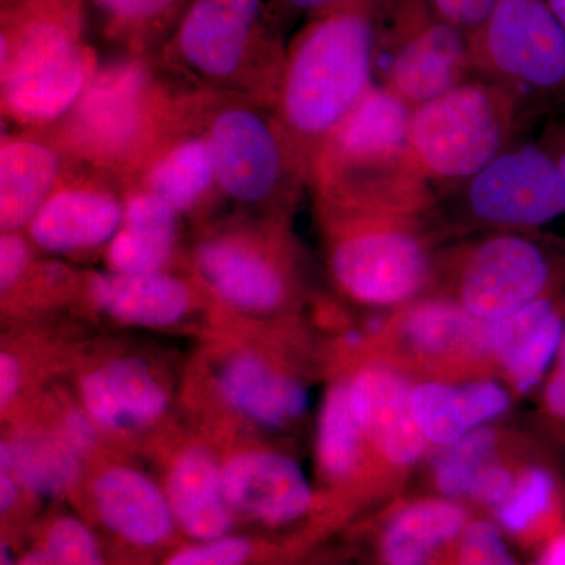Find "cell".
<instances>
[{"label":"cell","mask_w":565,"mask_h":565,"mask_svg":"<svg viewBox=\"0 0 565 565\" xmlns=\"http://www.w3.org/2000/svg\"><path fill=\"white\" fill-rule=\"evenodd\" d=\"M202 88L150 57L103 63L73 109L47 129L71 161L125 184L170 134L192 120Z\"/></svg>","instance_id":"obj_1"},{"label":"cell","mask_w":565,"mask_h":565,"mask_svg":"<svg viewBox=\"0 0 565 565\" xmlns=\"http://www.w3.org/2000/svg\"><path fill=\"white\" fill-rule=\"evenodd\" d=\"M386 0H334L289 40L274 114L302 156L316 152L375 85V44Z\"/></svg>","instance_id":"obj_2"},{"label":"cell","mask_w":565,"mask_h":565,"mask_svg":"<svg viewBox=\"0 0 565 565\" xmlns=\"http://www.w3.org/2000/svg\"><path fill=\"white\" fill-rule=\"evenodd\" d=\"M412 110L375 84L316 152L311 196L385 214H429L437 192L412 150Z\"/></svg>","instance_id":"obj_3"},{"label":"cell","mask_w":565,"mask_h":565,"mask_svg":"<svg viewBox=\"0 0 565 565\" xmlns=\"http://www.w3.org/2000/svg\"><path fill=\"white\" fill-rule=\"evenodd\" d=\"M286 50L269 0H193L154 57L195 87L274 110Z\"/></svg>","instance_id":"obj_4"},{"label":"cell","mask_w":565,"mask_h":565,"mask_svg":"<svg viewBox=\"0 0 565 565\" xmlns=\"http://www.w3.org/2000/svg\"><path fill=\"white\" fill-rule=\"evenodd\" d=\"M294 218L225 211L189 234V274L247 321L286 315L302 286Z\"/></svg>","instance_id":"obj_5"},{"label":"cell","mask_w":565,"mask_h":565,"mask_svg":"<svg viewBox=\"0 0 565 565\" xmlns=\"http://www.w3.org/2000/svg\"><path fill=\"white\" fill-rule=\"evenodd\" d=\"M196 120L232 211L294 218L308 191V170L274 110L202 90Z\"/></svg>","instance_id":"obj_6"},{"label":"cell","mask_w":565,"mask_h":565,"mask_svg":"<svg viewBox=\"0 0 565 565\" xmlns=\"http://www.w3.org/2000/svg\"><path fill=\"white\" fill-rule=\"evenodd\" d=\"M334 285L349 299L390 307L414 299L429 275L423 217L356 210L311 196Z\"/></svg>","instance_id":"obj_7"},{"label":"cell","mask_w":565,"mask_h":565,"mask_svg":"<svg viewBox=\"0 0 565 565\" xmlns=\"http://www.w3.org/2000/svg\"><path fill=\"white\" fill-rule=\"evenodd\" d=\"M527 117L514 93L473 74L412 110V150L426 177L448 189L514 145Z\"/></svg>","instance_id":"obj_8"},{"label":"cell","mask_w":565,"mask_h":565,"mask_svg":"<svg viewBox=\"0 0 565 565\" xmlns=\"http://www.w3.org/2000/svg\"><path fill=\"white\" fill-rule=\"evenodd\" d=\"M468 41L473 74L514 93L530 117L565 110V29L546 0H498Z\"/></svg>","instance_id":"obj_9"},{"label":"cell","mask_w":565,"mask_h":565,"mask_svg":"<svg viewBox=\"0 0 565 565\" xmlns=\"http://www.w3.org/2000/svg\"><path fill=\"white\" fill-rule=\"evenodd\" d=\"M473 76L467 33L426 0H386L375 44V84L412 109Z\"/></svg>","instance_id":"obj_10"},{"label":"cell","mask_w":565,"mask_h":565,"mask_svg":"<svg viewBox=\"0 0 565 565\" xmlns=\"http://www.w3.org/2000/svg\"><path fill=\"white\" fill-rule=\"evenodd\" d=\"M445 196L456 214L498 232L537 233L565 218V178L541 140H516Z\"/></svg>","instance_id":"obj_11"},{"label":"cell","mask_w":565,"mask_h":565,"mask_svg":"<svg viewBox=\"0 0 565 565\" xmlns=\"http://www.w3.org/2000/svg\"><path fill=\"white\" fill-rule=\"evenodd\" d=\"M122 327L232 329L239 316L223 308L189 273L120 274L82 270L76 307Z\"/></svg>","instance_id":"obj_12"},{"label":"cell","mask_w":565,"mask_h":565,"mask_svg":"<svg viewBox=\"0 0 565 565\" xmlns=\"http://www.w3.org/2000/svg\"><path fill=\"white\" fill-rule=\"evenodd\" d=\"M564 277L565 258L533 233L500 230L465 256L457 303L482 321L497 322L556 291Z\"/></svg>","instance_id":"obj_13"},{"label":"cell","mask_w":565,"mask_h":565,"mask_svg":"<svg viewBox=\"0 0 565 565\" xmlns=\"http://www.w3.org/2000/svg\"><path fill=\"white\" fill-rule=\"evenodd\" d=\"M125 218L121 182L85 163H66L50 199L25 228L33 247L54 258L102 255Z\"/></svg>","instance_id":"obj_14"},{"label":"cell","mask_w":565,"mask_h":565,"mask_svg":"<svg viewBox=\"0 0 565 565\" xmlns=\"http://www.w3.org/2000/svg\"><path fill=\"white\" fill-rule=\"evenodd\" d=\"M87 40L0 73L2 118L17 129L47 131L79 102L102 68Z\"/></svg>","instance_id":"obj_15"},{"label":"cell","mask_w":565,"mask_h":565,"mask_svg":"<svg viewBox=\"0 0 565 565\" xmlns=\"http://www.w3.org/2000/svg\"><path fill=\"white\" fill-rule=\"evenodd\" d=\"M77 396L99 430L117 435L158 426L172 405L167 379L137 355L107 356L92 364L77 382Z\"/></svg>","instance_id":"obj_16"},{"label":"cell","mask_w":565,"mask_h":565,"mask_svg":"<svg viewBox=\"0 0 565 565\" xmlns=\"http://www.w3.org/2000/svg\"><path fill=\"white\" fill-rule=\"evenodd\" d=\"M196 114L170 134L122 184L136 185L161 196L180 212L191 230L217 217L226 206Z\"/></svg>","instance_id":"obj_17"},{"label":"cell","mask_w":565,"mask_h":565,"mask_svg":"<svg viewBox=\"0 0 565 565\" xmlns=\"http://www.w3.org/2000/svg\"><path fill=\"white\" fill-rule=\"evenodd\" d=\"M222 484L236 516L266 526L296 522L310 511V482L291 457L245 448L222 460Z\"/></svg>","instance_id":"obj_18"},{"label":"cell","mask_w":565,"mask_h":565,"mask_svg":"<svg viewBox=\"0 0 565 565\" xmlns=\"http://www.w3.org/2000/svg\"><path fill=\"white\" fill-rule=\"evenodd\" d=\"M125 218L103 253L106 269L120 274L189 273L191 226L161 196L125 185Z\"/></svg>","instance_id":"obj_19"},{"label":"cell","mask_w":565,"mask_h":565,"mask_svg":"<svg viewBox=\"0 0 565 565\" xmlns=\"http://www.w3.org/2000/svg\"><path fill=\"white\" fill-rule=\"evenodd\" d=\"M88 503L110 534L136 548L169 544L178 530L163 486L132 465L99 468L88 482Z\"/></svg>","instance_id":"obj_20"},{"label":"cell","mask_w":565,"mask_h":565,"mask_svg":"<svg viewBox=\"0 0 565 565\" xmlns=\"http://www.w3.org/2000/svg\"><path fill=\"white\" fill-rule=\"evenodd\" d=\"M68 158L46 131L11 129L0 139V232H25Z\"/></svg>","instance_id":"obj_21"},{"label":"cell","mask_w":565,"mask_h":565,"mask_svg":"<svg viewBox=\"0 0 565 565\" xmlns=\"http://www.w3.org/2000/svg\"><path fill=\"white\" fill-rule=\"evenodd\" d=\"M217 364L214 384L232 414L256 426L285 427L307 412L302 384L247 348H233Z\"/></svg>","instance_id":"obj_22"},{"label":"cell","mask_w":565,"mask_h":565,"mask_svg":"<svg viewBox=\"0 0 565 565\" xmlns=\"http://www.w3.org/2000/svg\"><path fill=\"white\" fill-rule=\"evenodd\" d=\"M353 411L363 435L390 462L411 465L424 451L426 437L416 423L412 390L386 367H364L349 382Z\"/></svg>","instance_id":"obj_23"},{"label":"cell","mask_w":565,"mask_h":565,"mask_svg":"<svg viewBox=\"0 0 565 565\" xmlns=\"http://www.w3.org/2000/svg\"><path fill=\"white\" fill-rule=\"evenodd\" d=\"M163 490L174 522L193 541L232 534L234 512L222 484V460L207 446L191 444L174 452L167 465Z\"/></svg>","instance_id":"obj_24"},{"label":"cell","mask_w":565,"mask_h":565,"mask_svg":"<svg viewBox=\"0 0 565 565\" xmlns=\"http://www.w3.org/2000/svg\"><path fill=\"white\" fill-rule=\"evenodd\" d=\"M563 288L490 322V351L497 353L519 392H530L557 359L565 330Z\"/></svg>","instance_id":"obj_25"},{"label":"cell","mask_w":565,"mask_h":565,"mask_svg":"<svg viewBox=\"0 0 565 565\" xmlns=\"http://www.w3.org/2000/svg\"><path fill=\"white\" fill-rule=\"evenodd\" d=\"M85 0H18L0 10V71L85 41Z\"/></svg>","instance_id":"obj_26"},{"label":"cell","mask_w":565,"mask_h":565,"mask_svg":"<svg viewBox=\"0 0 565 565\" xmlns=\"http://www.w3.org/2000/svg\"><path fill=\"white\" fill-rule=\"evenodd\" d=\"M84 459L55 427L24 430L0 445V470L13 471L22 490L36 498H58L76 489Z\"/></svg>","instance_id":"obj_27"},{"label":"cell","mask_w":565,"mask_h":565,"mask_svg":"<svg viewBox=\"0 0 565 565\" xmlns=\"http://www.w3.org/2000/svg\"><path fill=\"white\" fill-rule=\"evenodd\" d=\"M102 18L104 39L126 57L162 50L193 0H90Z\"/></svg>","instance_id":"obj_28"},{"label":"cell","mask_w":565,"mask_h":565,"mask_svg":"<svg viewBox=\"0 0 565 565\" xmlns=\"http://www.w3.org/2000/svg\"><path fill=\"white\" fill-rule=\"evenodd\" d=\"M465 525V512L449 501H422L403 509L382 539L386 565H429L430 557Z\"/></svg>","instance_id":"obj_29"},{"label":"cell","mask_w":565,"mask_h":565,"mask_svg":"<svg viewBox=\"0 0 565 565\" xmlns=\"http://www.w3.org/2000/svg\"><path fill=\"white\" fill-rule=\"evenodd\" d=\"M401 332L415 349L427 353L490 351V322L451 300L412 305L401 319Z\"/></svg>","instance_id":"obj_30"},{"label":"cell","mask_w":565,"mask_h":565,"mask_svg":"<svg viewBox=\"0 0 565 565\" xmlns=\"http://www.w3.org/2000/svg\"><path fill=\"white\" fill-rule=\"evenodd\" d=\"M363 430L353 411L348 382L330 386L319 414L318 460L330 479L345 478L356 465Z\"/></svg>","instance_id":"obj_31"},{"label":"cell","mask_w":565,"mask_h":565,"mask_svg":"<svg viewBox=\"0 0 565 565\" xmlns=\"http://www.w3.org/2000/svg\"><path fill=\"white\" fill-rule=\"evenodd\" d=\"M412 407L426 440L449 445L475 430L459 386L422 384L412 390Z\"/></svg>","instance_id":"obj_32"},{"label":"cell","mask_w":565,"mask_h":565,"mask_svg":"<svg viewBox=\"0 0 565 565\" xmlns=\"http://www.w3.org/2000/svg\"><path fill=\"white\" fill-rule=\"evenodd\" d=\"M557 493L559 490L552 471L544 467L530 468L500 504L498 519L505 530L525 533L555 516Z\"/></svg>","instance_id":"obj_33"},{"label":"cell","mask_w":565,"mask_h":565,"mask_svg":"<svg viewBox=\"0 0 565 565\" xmlns=\"http://www.w3.org/2000/svg\"><path fill=\"white\" fill-rule=\"evenodd\" d=\"M497 437L493 430L475 429L459 440L446 445L435 465V481L446 494H470L476 478L489 465Z\"/></svg>","instance_id":"obj_34"},{"label":"cell","mask_w":565,"mask_h":565,"mask_svg":"<svg viewBox=\"0 0 565 565\" xmlns=\"http://www.w3.org/2000/svg\"><path fill=\"white\" fill-rule=\"evenodd\" d=\"M40 542L57 565H106L92 527L77 516H55Z\"/></svg>","instance_id":"obj_35"},{"label":"cell","mask_w":565,"mask_h":565,"mask_svg":"<svg viewBox=\"0 0 565 565\" xmlns=\"http://www.w3.org/2000/svg\"><path fill=\"white\" fill-rule=\"evenodd\" d=\"M253 555L255 545L250 539L232 533L181 546L163 565H248Z\"/></svg>","instance_id":"obj_36"},{"label":"cell","mask_w":565,"mask_h":565,"mask_svg":"<svg viewBox=\"0 0 565 565\" xmlns=\"http://www.w3.org/2000/svg\"><path fill=\"white\" fill-rule=\"evenodd\" d=\"M459 565H515L500 531L489 522L467 526L460 544Z\"/></svg>","instance_id":"obj_37"},{"label":"cell","mask_w":565,"mask_h":565,"mask_svg":"<svg viewBox=\"0 0 565 565\" xmlns=\"http://www.w3.org/2000/svg\"><path fill=\"white\" fill-rule=\"evenodd\" d=\"M39 255L24 232L0 233V297L20 285Z\"/></svg>","instance_id":"obj_38"},{"label":"cell","mask_w":565,"mask_h":565,"mask_svg":"<svg viewBox=\"0 0 565 565\" xmlns=\"http://www.w3.org/2000/svg\"><path fill=\"white\" fill-rule=\"evenodd\" d=\"M459 390L473 429L503 415L511 404L505 390L493 382H475L459 386Z\"/></svg>","instance_id":"obj_39"},{"label":"cell","mask_w":565,"mask_h":565,"mask_svg":"<svg viewBox=\"0 0 565 565\" xmlns=\"http://www.w3.org/2000/svg\"><path fill=\"white\" fill-rule=\"evenodd\" d=\"M449 24L471 35L487 20L498 0H426Z\"/></svg>","instance_id":"obj_40"},{"label":"cell","mask_w":565,"mask_h":565,"mask_svg":"<svg viewBox=\"0 0 565 565\" xmlns=\"http://www.w3.org/2000/svg\"><path fill=\"white\" fill-rule=\"evenodd\" d=\"M512 489H514L512 476L508 470L494 467V465H487L476 478L470 494H473L476 500L482 501V503L500 505L512 492Z\"/></svg>","instance_id":"obj_41"},{"label":"cell","mask_w":565,"mask_h":565,"mask_svg":"<svg viewBox=\"0 0 565 565\" xmlns=\"http://www.w3.org/2000/svg\"><path fill=\"white\" fill-rule=\"evenodd\" d=\"M22 366L20 359L10 351L0 353V407L6 415L20 397Z\"/></svg>","instance_id":"obj_42"},{"label":"cell","mask_w":565,"mask_h":565,"mask_svg":"<svg viewBox=\"0 0 565 565\" xmlns=\"http://www.w3.org/2000/svg\"><path fill=\"white\" fill-rule=\"evenodd\" d=\"M334 0H269L270 11L281 25L282 31L297 20H307L311 14L326 9Z\"/></svg>","instance_id":"obj_43"},{"label":"cell","mask_w":565,"mask_h":565,"mask_svg":"<svg viewBox=\"0 0 565 565\" xmlns=\"http://www.w3.org/2000/svg\"><path fill=\"white\" fill-rule=\"evenodd\" d=\"M544 401L548 414L557 422L565 423V373L563 371H553L546 384Z\"/></svg>","instance_id":"obj_44"},{"label":"cell","mask_w":565,"mask_h":565,"mask_svg":"<svg viewBox=\"0 0 565 565\" xmlns=\"http://www.w3.org/2000/svg\"><path fill=\"white\" fill-rule=\"evenodd\" d=\"M541 143L555 158L557 167H559L561 173L565 178V118L550 121L546 125Z\"/></svg>","instance_id":"obj_45"},{"label":"cell","mask_w":565,"mask_h":565,"mask_svg":"<svg viewBox=\"0 0 565 565\" xmlns=\"http://www.w3.org/2000/svg\"><path fill=\"white\" fill-rule=\"evenodd\" d=\"M22 492L24 490H22L13 471L0 470V511H2L3 516L9 515L13 509H17Z\"/></svg>","instance_id":"obj_46"},{"label":"cell","mask_w":565,"mask_h":565,"mask_svg":"<svg viewBox=\"0 0 565 565\" xmlns=\"http://www.w3.org/2000/svg\"><path fill=\"white\" fill-rule=\"evenodd\" d=\"M535 565H565V531L548 542Z\"/></svg>","instance_id":"obj_47"},{"label":"cell","mask_w":565,"mask_h":565,"mask_svg":"<svg viewBox=\"0 0 565 565\" xmlns=\"http://www.w3.org/2000/svg\"><path fill=\"white\" fill-rule=\"evenodd\" d=\"M17 565H57L54 557H52L50 550L46 548L41 542L29 548L28 552L22 553L17 559Z\"/></svg>","instance_id":"obj_48"},{"label":"cell","mask_w":565,"mask_h":565,"mask_svg":"<svg viewBox=\"0 0 565 565\" xmlns=\"http://www.w3.org/2000/svg\"><path fill=\"white\" fill-rule=\"evenodd\" d=\"M546 3L565 29V0H546Z\"/></svg>","instance_id":"obj_49"},{"label":"cell","mask_w":565,"mask_h":565,"mask_svg":"<svg viewBox=\"0 0 565 565\" xmlns=\"http://www.w3.org/2000/svg\"><path fill=\"white\" fill-rule=\"evenodd\" d=\"M0 565H17V559L11 555L9 544L2 542V553H0Z\"/></svg>","instance_id":"obj_50"},{"label":"cell","mask_w":565,"mask_h":565,"mask_svg":"<svg viewBox=\"0 0 565 565\" xmlns=\"http://www.w3.org/2000/svg\"><path fill=\"white\" fill-rule=\"evenodd\" d=\"M555 370L563 371V373H565V330H564L563 343H561L559 352H557Z\"/></svg>","instance_id":"obj_51"},{"label":"cell","mask_w":565,"mask_h":565,"mask_svg":"<svg viewBox=\"0 0 565 565\" xmlns=\"http://www.w3.org/2000/svg\"><path fill=\"white\" fill-rule=\"evenodd\" d=\"M18 2V0H0V7L10 6V3Z\"/></svg>","instance_id":"obj_52"}]
</instances>
